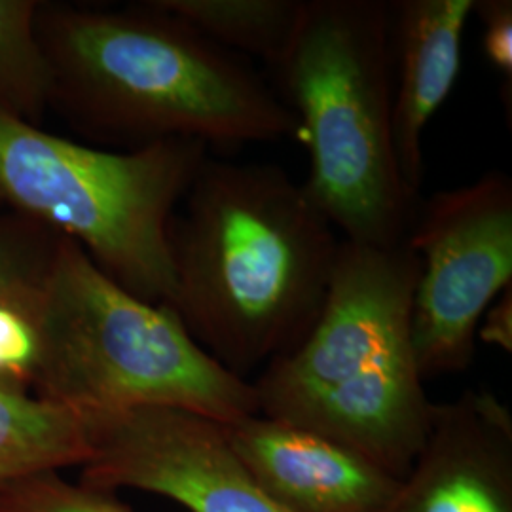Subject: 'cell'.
Masks as SVG:
<instances>
[{
    "instance_id": "cell-14",
    "label": "cell",
    "mask_w": 512,
    "mask_h": 512,
    "mask_svg": "<svg viewBox=\"0 0 512 512\" xmlns=\"http://www.w3.org/2000/svg\"><path fill=\"white\" fill-rule=\"evenodd\" d=\"M183 19L220 48L255 55L275 67L285 54L304 0H148Z\"/></svg>"
},
{
    "instance_id": "cell-11",
    "label": "cell",
    "mask_w": 512,
    "mask_h": 512,
    "mask_svg": "<svg viewBox=\"0 0 512 512\" xmlns=\"http://www.w3.org/2000/svg\"><path fill=\"white\" fill-rule=\"evenodd\" d=\"M475 0L391 2V124L404 184L418 196L423 133L461 73L463 33Z\"/></svg>"
},
{
    "instance_id": "cell-13",
    "label": "cell",
    "mask_w": 512,
    "mask_h": 512,
    "mask_svg": "<svg viewBox=\"0 0 512 512\" xmlns=\"http://www.w3.org/2000/svg\"><path fill=\"white\" fill-rule=\"evenodd\" d=\"M90 454L84 412L0 382V492L33 476L82 467Z\"/></svg>"
},
{
    "instance_id": "cell-8",
    "label": "cell",
    "mask_w": 512,
    "mask_h": 512,
    "mask_svg": "<svg viewBox=\"0 0 512 512\" xmlns=\"http://www.w3.org/2000/svg\"><path fill=\"white\" fill-rule=\"evenodd\" d=\"M90 459L80 484L162 495L190 512H287L260 490L224 423L179 408L86 414Z\"/></svg>"
},
{
    "instance_id": "cell-1",
    "label": "cell",
    "mask_w": 512,
    "mask_h": 512,
    "mask_svg": "<svg viewBox=\"0 0 512 512\" xmlns=\"http://www.w3.org/2000/svg\"><path fill=\"white\" fill-rule=\"evenodd\" d=\"M181 203L169 226V310L203 351L249 382L310 332L342 238L279 165L207 158Z\"/></svg>"
},
{
    "instance_id": "cell-7",
    "label": "cell",
    "mask_w": 512,
    "mask_h": 512,
    "mask_svg": "<svg viewBox=\"0 0 512 512\" xmlns=\"http://www.w3.org/2000/svg\"><path fill=\"white\" fill-rule=\"evenodd\" d=\"M406 245L420 258L412 342L421 380L473 365L476 330L512 285V181L488 171L416 209Z\"/></svg>"
},
{
    "instance_id": "cell-19",
    "label": "cell",
    "mask_w": 512,
    "mask_h": 512,
    "mask_svg": "<svg viewBox=\"0 0 512 512\" xmlns=\"http://www.w3.org/2000/svg\"><path fill=\"white\" fill-rule=\"evenodd\" d=\"M0 207H4V205H2V203H0Z\"/></svg>"
},
{
    "instance_id": "cell-5",
    "label": "cell",
    "mask_w": 512,
    "mask_h": 512,
    "mask_svg": "<svg viewBox=\"0 0 512 512\" xmlns=\"http://www.w3.org/2000/svg\"><path fill=\"white\" fill-rule=\"evenodd\" d=\"M31 393L84 414L160 406L220 423L258 414L251 382L203 351L173 311L122 289L67 238L40 302Z\"/></svg>"
},
{
    "instance_id": "cell-12",
    "label": "cell",
    "mask_w": 512,
    "mask_h": 512,
    "mask_svg": "<svg viewBox=\"0 0 512 512\" xmlns=\"http://www.w3.org/2000/svg\"><path fill=\"white\" fill-rule=\"evenodd\" d=\"M59 238L35 220L0 207V382L29 391L38 311Z\"/></svg>"
},
{
    "instance_id": "cell-10",
    "label": "cell",
    "mask_w": 512,
    "mask_h": 512,
    "mask_svg": "<svg viewBox=\"0 0 512 512\" xmlns=\"http://www.w3.org/2000/svg\"><path fill=\"white\" fill-rule=\"evenodd\" d=\"M260 490L287 512H387L401 480L336 440L260 414L224 423Z\"/></svg>"
},
{
    "instance_id": "cell-2",
    "label": "cell",
    "mask_w": 512,
    "mask_h": 512,
    "mask_svg": "<svg viewBox=\"0 0 512 512\" xmlns=\"http://www.w3.org/2000/svg\"><path fill=\"white\" fill-rule=\"evenodd\" d=\"M54 107L95 137L239 147L298 133L293 112L241 57L183 19L137 8L40 4Z\"/></svg>"
},
{
    "instance_id": "cell-18",
    "label": "cell",
    "mask_w": 512,
    "mask_h": 512,
    "mask_svg": "<svg viewBox=\"0 0 512 512\" xmlns=\"http://www.w3.org/2000/svg\"><path fill=\"white\" fill-rule=\"evenodd\" d=\"M476 340L495 346L501 351H512V285L492 302L480 319Z\"/></svg>"
},
{
    "instance_id": "cell-6",
    "label": "cell",
    "mask_w": 512,
    "mask_h": 512,
    "mask_svg": "<svg viewBox=\"0 0 512 512\" xmlns=\"http://www.w3.org/2000/svg\"><path fill=\"white\" fill-rule=\"evenodd\" d=\"M207 150L169 139L112 152L0 112V203L74 241L128 293L169 308V226Z\"/></svg>"
},
{
    "instance_id": "cell-16",
    "label": "cell",
    "mask_w": 512,
    "mask_h": 512,
    "mask_svg": "<svg viewBox=\"0 0 512 512\" xmlns=\"http://www.w3.org/2000/svg\"><path fill=\"white\" fill-rule=\"evenodd\" d=\"M0 512H133L107 494L63 480L59 473L27 478L0 492Z\"/></svg>"
},
{
    "instance_id": "cell-15",
    "label": "cell",
    "mask_w": 512,
    "mask_h": 512,
    "mask_svg": "<svg viewBox=\"0 0 512 512\" xmlns=\"http://www.w3.org/2000/svg\"><path fill=\"white\" fill-rule=\"evenodd\" d=\"M40 4L0 0V112L33 126L54 107V76L38 35Z\"/></svg>"
},
{
    "instance_id": "cell-3",
    "label": "cell",
    "mask_w": 512,
    "mask_h": 512,
    "mask_svg": "<svg viewBox=\"0 0 512 512\" xmlns=\"http://www.w3.org/2000/svg\"><path fill=\"white\" fill-rule=\"evenodd\" d=\"M418 275L420 258L406 241L342 239L317 321L251 382L258 414L336 440L403 480L435 406L412 342Z\"/></svg>"
},
{
    "instance_id": "cell-9",
    "label": "cell",
    "mask_w": 512,
    "mask_h": 512,
    "mask_svg": "<svg viewBox=\"0 0 512 512\" xmlns=\"http://www.w3.org/2000/svg\"><path fill=\"white\" fill-rule=\"evenodd\" d=\"M387 512H512V414L490 389L433 406Z\"/></svg>"
},
{
    "instance_id": "cell-17",
    "label": "cell",
    "mask_w": 512,
    "mask_h": 512,
    "mask_svg": "<svg viewBox=\"0 0 512 512\" xmlns=\"http://www.w3.org/2000/svg\"><path fill=\"white\" fill-rule=\"evenodd\" d=\"M482 23V46L492 69L501 76L503 103L511 118L512 99V2L511 0H475L473 16Z\"/></svg>"
},
{
    "instance_id": "cell-4",
    "label": "cell",
    "mask_w": 512,
    "mask_h": 512,
    "mask_svg": "<svg viewBox=\"0 0 512 512\" xmlns=\"http://www.w3.org/2000/svg\"><path fill=\"white\" fill-rule=\"evenodd\" d=\"M310 156L306 190L346 241L403 245L418 209L391 124V2L304 0L274 67Z\"/></svg>"
}]
</instances>
